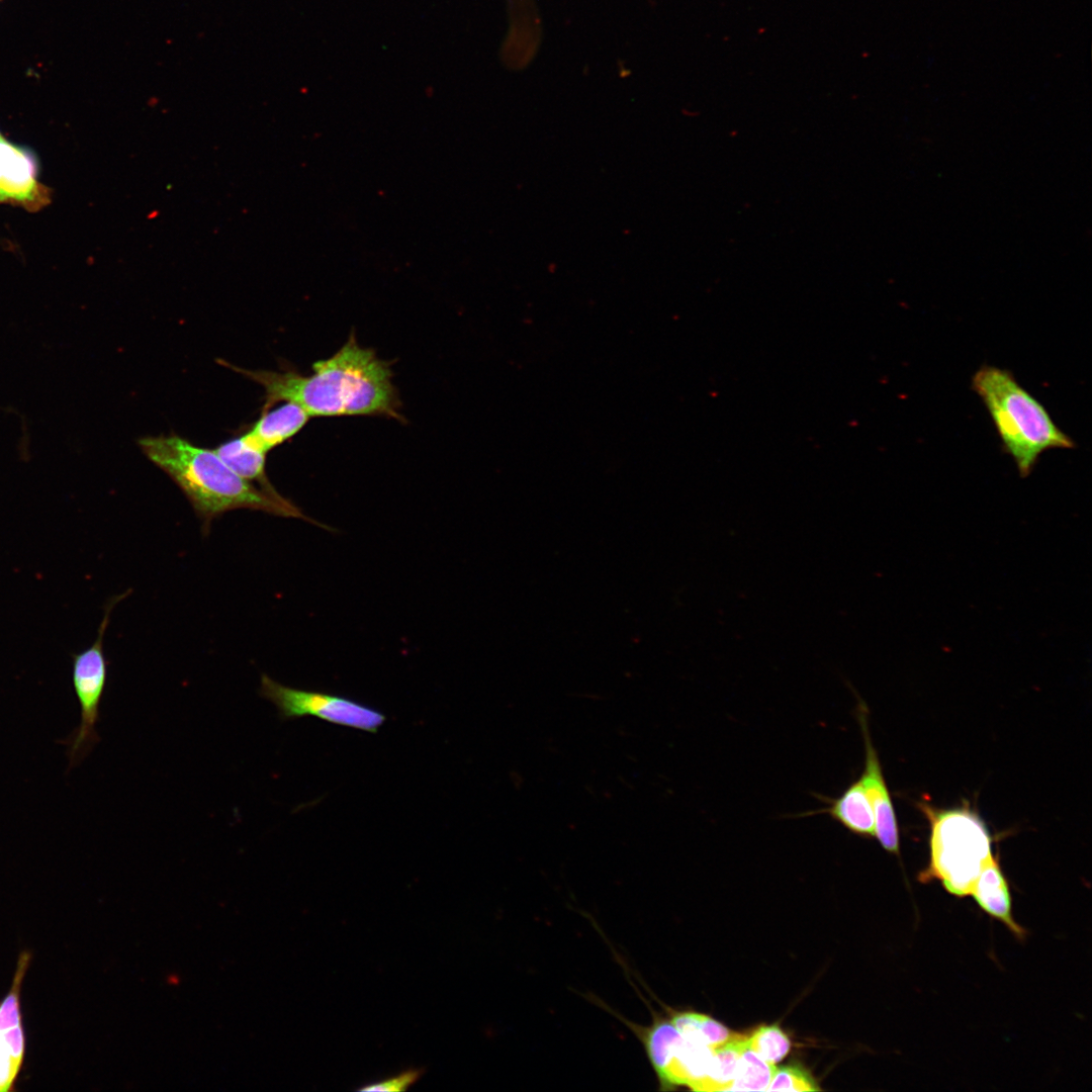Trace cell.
Instances as JSON below:
<instances>
[{
    "label": "cell",
    "instance_id": "cell-7",
    "mask_svg": "<svg viewBox=\"0 0 1092 1092\" xmlns=\"http://www.w3.org/2000/svg\"><path fill=\"white\" fill-rule=\"evenodd\" d=\"M30 961L29 951L19 954L11 987L0 1000V1092L15 1090L24 1063L26 1037L20 993Z\"/></svg>",
    "mask_w": 1092,
    "mask_h": 1092
},
{
    "label": "cell",
    "instance_id": "cell-12",
    "mask_svg": "<svg viewBox=\"0 0 1092 1092\" xmlns=\"http://www.w3.org/2000/svg\"><path fill=\"white\" fill-rule=\"evenodd\" d=\"M309 418L299 404L284 401L272 411H263L260 419L243 437L248 443L267 453L296 435Z\"/></svg>",
    "mask_w": 1092,
    "mask_h": 1092
},
{
    "label": "cell",
    "instance_id": "cell-20",
    "mask_svg": "<svg viewBox=\"0 0 1092 1092\" xmlns=\"http://www.w3.org/2000/svg\"><path fill=\"white\" fill-rule=\"evenodd\" d=\"M0 136H2L1 133H0Z\"/></svg>",
    "mask_w": 1092,
    "mask_h": 1092
},
{
    "label": "cell",
    "instance_id": "cell-15",
    "mask_svg": "<svg viewBox=\"0 0 1092 1092\" xmlns=\"http://www.w3.org/2000/svg\"><path fill=\"white\" fill-rule=\"evenodd\" d=\"M776 1066L767 1063L746 1044L742 1050L735 1078L727 1091H766Z\"/></svg>",
    "mask_w": 1092,
    "mask_h": 1092
},
{
    "label": "cell",
    "instance_id": "cell-3",
    "mask_svg": "<svg viewBox=\"0 0 1092 1092\" xmlns=\"http://www.w3.org/2000/svg\"><path fill=\"white\" fill-rule=\"evenodd\" d=\"M971 387L990 415L1003 452L1012 458L1021 477L1030 474L1045 451L1076 447L1009 370L983 365L973 375Z\"/></svg>",
    "mask_w": 1092,
    "mask_h": 1092
},
{
    "label": "cell",
    "instance_id": "cell-9",
    "mask_svg": "<svg viewBox=\"0 0 1092 1092\" xmlns=\"http://www.w3.org/2000/svg\"><path fill=\"white\" fill-rule=\"evenodd\" d=\"M856 714L864 743V766L859 779L874 811L875 837L886 851L899 855L900 841L896 814L877 750L871 739L863 703L858 704Z\"/></svg>",
    "mask_w": 1092,
    "mask_h": 1092
},
{
    "label": "cell",
    "instance_id": "cell-11",
    "mask_svg": "<svg viewBox=\"0 0 1092 1092\" xmlns=\"http://www.w3.org/2000/svg\"><path fill=\"white\" fill-rule=\"evenodd\" d=\"M969 896L984 912L1003 923L1015 938L1025 939L1027 931L1013 917L1010 888L997 858L992 856L985 863Z\"/></svg>",
    "mask_w": 1092,
    "mask_h": 1092
},
{
    "label": "cell",
    "instance_id": "cell-16",
    "mask_svg": "<svg viewBox=\"0 0 1092 1092\" xmlns=\"http://www.w3.org/2000/svg\"><path fill=\"white\" fill-rule=\"evenodd\" d=\"M747 1045L761 1059L776 1065L790 1052L791 1041L777 1024L760 1025L747 1037Z\"/></svg>",
    "mask_w": 1092,
    "mask_h": 1092
},
{
    "label": "cell",
    "instance_id": "cell-13",
    "mask_svg": "<svg viewBox=\"0 0 1092 1092\" xmlns=\"http://www.w3.org/2000/svg\"><path fill=\"white\" fill-rule=\"evenodd\" d=\"M214 452L239 476L259 483L263 491L274 497H282L266 475L267 453L248 443L243 435L220 444Z\"/></svg>",
    "mask_w": 1092,
    "mask_h": 1092
},
{
    "label": "cell",
    "instance_id": "cell-18",
    "mask_svg": "<svg viewBox=\"0 0 1092 1092\" xmlns=\"http://www.w3.org/2000/svg\"><path fill=\"white\" fill-rule=\"evenodd\" d=\"M699 1033L701 1043L708 1045L711 1049H716L728 1040H730L735 1033L732 1032L722 1023L718 1022L714 1018L701 1014L699 1020Z\"/></svg>",
    "mask_w": 1092,
    "mask_h": 1092
},
{
    "label": "cell",
    "instance_id": "cell-1",
    "mask_svg": "<svg viewBox=\"0 0 1092 1092\" xmlns=\"http://www.w3.org/2000/svg\"><path fill=\"white\" fill-rule=\"evenodd\" d=\"M265 389L263 411L280 401L299 404L310 417L387 416L399 418L400 401L389 364L354 334L332 357L312 365V373L247 370L218 360Z\"/></svg>",
    "mask_w": 1092,
    "mask_h": 1092
},
{
    "label": "cell",
    "instance_id": "cell-19",
    "mask_svg": "<svg viewBox=\"0 0 1092 1092\" xmlns=\"http://www.w3.org/2000/svg\"><path fill=\"white\" fill-rule=\"evenodd\" d=\"M425 1070L420 1068L407 1069L398 1075L385 1079L383 1081L370 1083L366 1086L359 1088V1091H381V1092H398L406 1090L414 1085L424 1074Z\"/></svg>",
    "mask_w": 1092,
    "mask_h": 1092
},
{
    "label": "cell",
    "instance_id": "cell-6",
    "mask_svg": "<svg viewBox=\"0 0 1092 1092\" xmlns=\"http://www.w3.org/2000/svg\"><path fill=\"white\" fill-rule=\"evenodd\" d=\"M261 697L274 704L281 720L314 716L333 724L376 733L386 717L380 711L338 695L290 688L262 674Z\"/></svg>",
    "mask_w": 1092,
    "mask_h": 1092
},
{
    "label": "cell",
    "instance_id": "cell-8",
    "mask_svg": "<svg viewBox=\"0 0 1092 1092\" xmlns=\"http://www.w3.org/2000/svg\"><path fill=\"white\" fill-rule=\"evenodd\" d=\"M38 164L26 148L0 136V203L36 211L50 202L49 188L37 179Z\"/></svg>",
    "mask_w": 1092,
    "mask_h": 1092
},
{
    "label": "cell",
    "instance_id": "cell-2",
    "mask_svg": "<svg viewBox=\"0 0 1092 1092\" xmlns=\"http://www.w3.org/2000/svg\"><path fill=\"white\" fill-rule=\"evenodd\" d=\"M139 445L182 489L204 527L215 517L243 508L299 518L327 528L306 517L290 500L274 497L239 476L212 450L176 435L145 437Z\"/></svg>",
    "mask_w": 1092,
    "mask_h": 1092
},
{
    "label": "cell",
    "instance_id": "cell-10",
    "mask_svg": "<svg viewBox=\"0 0 1092 1092\" xmlns=\"http://www.w3.org/2000/svg\"><path fill=\"white\" fill-rule=\"evenodd\" d=\"M815 797L825 803L826 806L818 810L802 813L800 816L826 814L842 825L849 833L864 838L875 837L874 811L860 779L850 783L836 798H829L820 794H816Z\"/></svg>",
    "mask_w": 1092,
    "mask_h": 1092
},
{
    "label": "cell",
    "instance_id": "cell-5",
    "mask_svg": "<svg viewBox=\"0 0 1092 1092\" xmlns=\"http://www.w3.org/2000/svg\"><path fill=\"white\" fill-rule=\"evenodd\" d=\"M127 595L128 592H125L107 602L95 641L84 650L71 654L73 687L80 705L81 719L80 725L65 740L69 768L83 760L99 742L96 724L99 720V706L107 678L103 637L109 624L111 611Z\"/></svg>",
    "mask_w": 1092,
    "mask_h": 1092
},
{
    "label": "cell",
    "instance_id": "cell-17",
    "mask_svg": "<svg viewBox=\"0 0 1092 1092\" xmlns=\"http://www.w3.org/2000/svg\"><path fill=\"white\" fill-rule=\"evenodd\" d=\"M817 1081L808 1070L790 1064L776 1068L766 1091H820Z\"/></svg>",
    "mask_w": 1092,
    "mask_h": 1092
},
{
    "label": "cell",
    "instance_id": "cell-4",
    "mask_svg": "<svg viewBox=\"0 0 1092 1092\" xmlns=\"http://www.w3.org/2000/svg\"><path fill=\"white\" fill-rule=\"evenodd\" d=\"M921 808L930 823V858L919 881L938 880L951 895L969 896L983 867L993 856L985 823L969 808Z\"/></svg>",
    "mask_w": 1092,
    "mask_h": 1092
},
{
    "label": "cell",
    "instance_id": "cell-14",
    "mask_svg": "<svg viewBox=\"0 0 1092 1092\" xmlns=\"http://www.w3.org/2000/svg\"><path fill=\"white\" fill-rule=\"evenodd\" d=\"M746 1040L747 1037L735 1034L730 1040L714 1049L708 1072L694 1091H727L735 1078Z\"/></svg>",
    "mask_w": 1092,
    "mask_h": 1092
}]
</instances>
